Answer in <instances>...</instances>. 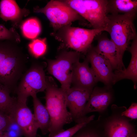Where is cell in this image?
<instances>
[{
    "instance_id": "9",
    "label": "cell",
    "mask_w": 137,
    "mask_h": 137,
    "mask_svg": "<svg viewBox=\"0 0 137 137\" xmlns=\"http://www.w3.org/2000/svg\"><path fill=\"white\" fill-rule=\"evenodd\" d=\"M92 91L72 87L65 92L67 107L73 121L76 124L83 122L87 117L84 111Z\"/></svg>"
},
{
    "instance_id": "28",
    "label": "cell",
    "mask_w": 137,
    "mask_h": 137,
    "mask_svg": "<svg viewBox=\"0 0 137 137\" xmlns=\"http://www.w3.org/2000/svg\"><path fill=\"white\" fill-rule=\"evenodd\" d=\"M121 115L132 119H136L137 118V103H132L128 109L122 113Z\"/></svg>"
},
{
    "instance_id": "29",
    "label": "cell",
    "mask_w": 137,
    "mask_h": 137,
    "mask_svg": "<svg viewBox=\"0 0 137 137\" xmlns=\"http://www.w3.org/2000/svg\"><path fill=\"white\" fill-rule=\"evenodd\" d=\"M0 137H7L5 131H0Z\"/></svg>"
},
{
    "instance_id": "11",
    "label": "cell",
    "mask_w": 137,
    "mask_h": 137,
    "mask_svg": "<svg viewBox=\"0 0 137 137\" xmlns=\"http://www.w3.org/2000/svg\"><path fill=\"white\" fill-rule=\"evenodd\" d=\"M86 53V58L90 63L91 67L98 81L108 86L113 84L114 73L109 61L99 54L92 46Z\"/></svg>"
},
{
    "instance_id": "15",
    "label": "cell",
    "mask_w": 137,
    "mask_h": 137,
    "mask_svg": "<svg viewBox=\"0 0 137 137\" xmlns=\"http://www.w3.org/2000/svg\"><path fill=\"white\" fill-rule=\"evenodd\" d=\"M111 99L110 92L97 88L93 89L85 106L84 113L100 112L105 110L109 104Z\"/></svg>"
},
{
    "instance_id": "23",
    "label": "cell",
    "mask_w": 137,
    "mask_h": 137,
    "mask_svg": "<svg viewBox=\"0 0 137 137\" xmlns=\"http://www.w3.org/2000/svg\"><path fill=\"white\" fill-rule=\"evenodd\" d=\"M94 116L92 115L87 117L83 122L77 124L59 133L53 137H72L78 130L92 121Z\"/></svg>"
},
{
    "instance_id": "16",
    "label": "cell",
    "mask_w": 137,
    "mask_h": 137,
    "mask_svg": "<svg viewBox=\"0 0 137 137\" xmlns=\"http://www.w3.org/2000/svg\"><path fill=\"white\" fill-rule=\"evenodd\" d=\"M33 98L34 115L42 134L45 135L49 132L50 120L48 112L45 106L37 98V94L31 96Z\"/></svg>"
},
{
    "instance_id": "20",
    "label": "cell",
    "mask_w": 137,
    "mask_h": 137,
    "mask_svg": "<svg viewBox=\"0 0 137 137\" xmlns=\"http://www.w3.org/2000/svg\"><path fill=\"white\" fill-rule=\"evenodd\" d=\"M10 90L0 83V111L11 116L16 101L12 97Z\"/></svg>"
},
{
    "instance_id": "14",
    "label": "cell",
    "mask_w": 137,
    "mask_h": 137,
    "mask_svg": "<svg viewBox=\"0 0 137 137\" xmlns=\"http://www.w3.org/2000/svg\"><path fill=\"white\" fill-rule=\"evenodd\" d=\"M128 50L131 54L130 63L126 68L118 71L114 73L113 84L124 79L131 80L134 83V89L136 88L137 82V38L133 40Z\"/></svg>"
},
{
    "instance_id": "4",
    "label": "cell",
    "mask_w": 137,
    "mask_h": 137,
    "mask_svg": "<svg viewBox=\"0 0 137 137\" xmlns=\"http://www.w3.org/2000/svg\"><path fill=\"white\" fill-rule=\"evenodd\" d=\"M61 1L88 21L93 28H105L108 20V0Z\"/></svg>"
},
{
    "instance_id": "19",
    "label": "cell",
    "mask_w": 137,
    "mask_h": 137,
    "mask_svg": "<svg viewBox=\"0 0 137 137\" xmlns=\"http://www.w3.org/2000/svg\"><path fill=\"white\" fill-rule=\"evenodd\" d=\"M21 10L14 0H2L0 2V17L4 21L15 20L21 14Z\"/></svg>"
},
{
    "instance_id": "22",
    "label": "cell",
    "mask_w": 137,
    "mask_h": 137,
    "mask_svg": "<svg viewBox=\"0 0 137 137\" xmlns=\"http://www.w3.org/2000/svg\"><path fill=\"white\" fill-rule=\"evenodd\" d=\"M45 38L37 39L30 43L28 46L32 54L35 57L38 58L43 55L47 48Z\"/></svg>"
},
{
    "instance_id": "18",
    "label": "cell",
    "mask_w": 137,
    "mask_h": 137,
    "mask_svg": "<svg viewBox=\"0 0 137 137\" xmlns=\"http://www.w3.org/2000/svg\"><path fill=\"white\" fill-rule=\"evenodd\" d=\"M137 10V0H108V12L111 14L136 12Z\"/></svg>"
},
{
    "instance_id": "12",
    "label": "cell",
    "mask_w": 137,
    "mask_h": 137,
    "mask_svg": "<svg viewBox=\"0 0 137 137\" xmlns=\"http://www.w3.org/2000/svg\"><path fill=\"white\" fill-rule=\"evenodd\" d=\"M89 63L86 58L83 62L79 60L74 64L72 77V87L93 90L98 81Z\"/></svg>"
},
{
    "instance_id": "1",
    "label": "cell",
    "mask_w": 137,
    "mask_h": 137,
    "mask_svg": "<svg viewBox=\"0 0 137 137\" xmlns=\"http://www.w3.org/2000/svg\"><path fill=\"white\" fill-rule=\"evenodd\" d=\"M27 58L15 43L0 40V83L10 91L24 74Z\"/></svg>"
},
{
    "instance_id": "2",
    "label": "cell",
    "mask_w": 137,
    "mask_h": 137,
    "mask_svg": "<svg viewBox=\"0 0 137 137\" xmlns=\"http://www.w3.org/2000/svg\"><path fill=\"white\" fill-rule=\"evenodd\" d=\"M46 79L45 107L50 120L48 136L53 137L64 131V126L73 120L67 110L65 92L58 87L51 77H46Z\"/></svg>"
},
{
    "instance_id": "10",
    "label": "cell",
    "mask_w": 137,
    "mask_h": 137,
    "mask_svg": "<svg viewBox=\"0 0 137 137\" xmlns=\"http://www.w3.org/2000/svg\"><path fill=\"white\" fill-rule=\"evenodd\" d=\"M11 116L16 122L22 131L25 137H37L39 126L30 109L26 103L17 101Z\"/></svg>"
},
{
    "instance_id": "8",
    "label": "cell",
    "mask_w": 137,
    "mask_h": 137,
    "mask_svg": "<svg viewBox=\"0 0 137 137\" xmlns=\"http://www.w3.org/2000/svg\"><path fill=\"white\" fill-rule=\"evenodd\" d=\"M62 39L68 47L79 52L86 53L94 38L105 28L89 29L68 25L61 28Z\"/></svg>"
},
{
    "instance_id": "25",
    "label": "cell",
    "mask_w": 137,
    "mask_h": 137,
    "mask_svg": "<svg viewBox=\"0 0 137 137\" xmlns=\"http://www.w3.org/2000/svg\"><path fill=\"white\" fill-rule=\"evenodd\" d=\"M87 125L78 130L72 137H100L92 129L87 128Z\"/></svg>"
},
{
    "instance_id": "24",
    "label": "cell",
    "mask_w": 137,
    "mask_h": 137,
    "mask_svg": "<svg viewBox=\"0 0 137 137\" xmlns=\"http://www.w3.org/2000/svg\"><path fill=\"white\" fill-rule=\"evenodd\" d=\"M4 131L7 137H22L23 136L22 129L12 117L9 125Z\"/></svg>"
},
{
    "instance_id": "26",
    "label": "cell",
    "mask_w": 137,
    "mask_h": 137,
    "mask_svg": "<svg viewBox=\"0 0 137 137\" xmlns=\"http://www.w3.org/2000/svg\"><path fill=\"white\" fill-rule=\"evenodd\" d=\"M16 36L13 31L9 30L4 25L0 24V40H13Z\"/></svg>"
},
{
    "instance_id": "7",
    "label": "cell",
    "mask_w": 137,
    "mask_h": 137,
    "mask_svg": "<svg viewBox=\"0 0 137 137\" xmlns=\"http://www.w3.org/2000/svg\"><path fill=\"white\" fill-rule=\"evenodd\" d=\"M35 11L44 14L55 30L81 19L76 11L61 1L51 0L44 7L36 9Z\"/></svg>"
},
{
    "instance_id": "21",
    "label": "cell",
    "mask_w": 137,
    "mask_h": 137,
    "mask_svg": "<svg viewBox=\"0 0 137 137\" xmlns=\"http://www.w3.org/2000/svg\"><path fill=\"white\" fill-rule=\"evenodd\" d=\"M24 36L29 39H34L40 34L41 30L40 23L35 18L28 19L24 22L22 27Z\"/></svg>"
},
{
    "instance_id": "13",
    "label": "cell",
    "mask_w": 137,
    "mask_h": 137,
    "mask_svg": "<svg viewBox=\"0 0 137 137\" xmlns=\"http://www.w3.org/2000/svg\"><path fill=\"white\" fill-rule=\"evenodd\" d=\"M101 33L97 36V44L94 47L95 50L109 61L113 70L120 71L125 69L115 45L107 36Z\"/></svg>"
},
{
    "instance_id": "6",
    "label": "cell",
    "mask_w": 137,
    "mask_h": 137,
    "mask_svg": "<svg viewBox=\"0 0 137 137\" xmlns=\"http://www.w3.org/2000/svg\"><path fill=\"white\" fill-rule=\"evenodd\" d=\"M46 87V77L43 68L34 65L24 74L17 89V101L26 103L29 96L44 91Z\"/></svg>"
},
{
    "instance_id": "3",
    "label": "cell",
    "mask_w": 137,
    "mask_h": 137,
    "mask_svg": "<svg viewBox=\"0 0 137 137\" xmlns=\"http://www.w3.org/2000/svg\"><path fill=\"white\" fill-rule=\"evenodd\" d=\"M136 12L123 14L108 15V20L105 31L110 35L116 45L121 60L130 42L137 38L134 21Z\"/></svg>"
},
{
    "instance_id": "17",
    "label": "cell",
    "mask_w": 137,
    "mask_h": 137,
    "mask_svg": "<svg viewBox=\"0 0 137 137\" xmlns=\"http://www.w3.org/2000/svg\"><path fill=\"white\" fill-rule=\"evenodd\" d=\"M134 132L132 127L126 121L116 119L110 122L107 126V137H131Z\"/></svg>"
},
{
    "instance_id": "30",
    "label": "cell",
    "mask_w": 137,
    "mask_h": 137,
    "mask_svg": "<svg viewBox=\"0 0 137 137\" xmlns=\"http://www.w3.org/2000/svg\"><path fill=\"white\" fill-rule=\"evenodd\" d=\"M131 137H137V134L134 132L132 134Z\"/></svg>"
},
{
    "instance_id": "27",
    "label": "cell",
    "mask_w": 137,
    "mask_h": 137,
    "mask_svg": "<svg viewBox=\"0 0 137 137\" xmlns=\"http://www.w3.org/2000/svg\"><path fill=\"white\" fill-rule=\"evenodd\" d=\"M12 117L0 111V131H5L9 125Z\"/></svg>"
},
{
    "instance_id": "5",
    "label": "cell",
    "mask_w": 137,
    "mask_h": 137,
    "mask_svg": "<svg viewBox=\"0 0 137 137\" xmlns=\"http://www.w3.org/2000/svg\"><path fill=\"white\" fill-rule=\"evenodd\" d=\"M80 53L66 52L54 60L47 61L48 73L60 83L61 88L65 92L71 87L73 69L74 64L79 60Z\"/></svg>"
}]
</instances>
